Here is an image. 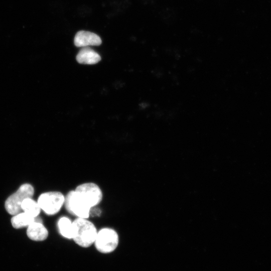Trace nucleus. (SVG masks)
<instances>
[{"label":"nucleus","mask_w":271,"mask_h":271,"mask_svg":"<svg viewBox=\"0 0 271 271\" xmlns=\"http://www.w3.org/2000/svg\"><path fill=\"white\" fill-rule=\"evenodd\" d=\"M88 219L76 218L73 221L72 239L82 247H88L94 244L98 231L95 225Z\"/></svg>","instance_id":"obj_1"},{"label":"nucleus","mask_w":271,"mask_h":271,"mask_svg":"<svg viewBox=\"0 0 271 271\" xmlns=\"http://www.w3.org/2000/svg\"><path fill=\"white\" fill-rule=\"evenodd\" d=\"M65 196L64 206L67 211L76 218H88L91 208L75 190Z\"/></svg>","instance_id":"obj_2"},{"label":"nucleus","mask_w":271,"mask_h":271,"mask_svg":"<svg viewBox=\"0 0 271 271\" xmlns=\"http://www.w3.org/2000/svg\"><path fill=\"white\" fill-rule=\"evenodd\" d=\"M65 196L59 191L41 194L37 200L41 210L48 215L58 213L64 205Z\"/></svg>","instance_id":"obj_3"},{"label":"nucleus","mask_w":271,"mask_h":271,"mask_svg":"<svg viewBox=\"0 0 271 271\" xmlns=\"http://www.w3.org/2000/svg\"><path fill=\"white\" fill-rule=\"evenodd\" d=\"M119 242L117 232L113 228L104 227L97 231L94 245L98 251L108 253L114 251Z\"/></svg>","instance_id":"obj_4"},{"label":"nucleus","mask_w":271,"mask_h":271,"mask_svg":"<svg viewBox=\"0 0 271 271\" xmlns=\"http://www.w3.org/2000/svg\"><path fill=\"white\" fill-rule=\"evenodd\" d=\"M34 193V189L31 185L27 183L22 185L6 200L5 207L7 211L12 215L21 212L23 201L26 198H32Z\"/></svg>","instance_id":"obj_5"},{"label":"nucleus","mask_w":271,"mask_h":271,"mask_svg":"<svg viewBox=\"0 0 271 271\" xmlns=\"http://www.w3.org/2000/svg\"><path fill=\"white\" fill-rule=\"evenodd\" d=\"M76 191L92 208L98 205L102 201L103 193L98 185L93 182L83 183L78 185Z\"/></svg>","instance_id":"obj_6"},{"label":"nucleus","mask_w":271,"mask_h":271,"mask_svg":"<svg viewBox=\"0 0 271 271\" xmlns=\"http://www.w3.org/2000/svg\"><path fill=\"white\" fill-rule=\"evenodd\" d=\"M100 38L96 34L86 31L78 32L74 39L75 45L78 47L99 46L101 44Z\"/></svg>","instance_id":"obj_7"},{"label":"nucleus","mask_w":271,"mask_h":271,"mask_svg":"<svg viewBox=\"0 0 271 271\" xmlns=\"http://www.w3.org/2000/svg\"><path fill=\"white\" fill-rule=\"evenodd\" d=\"M27 234L33 240L43 241L47 238L48 231L43 225L42 220L38 216L36 220L28 226Z\"/></svg>","instance_id":"obj_8"},{"label":"nucleus","mask_w":271,"mask_h":271,"mask_svg":"<svg viewBox=\"0 0 271 271\" xmlns=\"http://www.w3.org/2000/svg\"><path fill=\"white\" fill-rule=\"evenodd\" d=\"M76 60L80 64H95L101 60L100 56L90 48L83 47L76 55Z\"/></svg>","instance_id":"obj_9"},{"label":"nucleus","mask_w":271,"mask_h":271,"mask_svg":"<svg viewBox=\"0 0 271 271\" xmlns=\"http://www.w3.org/2000/svg\"><path fill=\"white\" fill-rule=\"evenodd\" d=\"M57 226L59 233L63 237L67 239H72L73 235V221L66 216H63L58 220Z\"/></svg>","instance_id":"obj_10"},{"label":"nucleus","mask_w":271,"mask_h":271,"mask_svg":"<svg viewBox=\"0 0 271 271\" xmlns=\"http://www.w3.org/2000/svg\"><path fill=\"white\" fill-rule=\"evenodd\" d=\"M37 217H33L23 212L13 215L11 218L12 225L15 228H21L28 226L36 220Z\"/></svg>","instance_id":"obj_11"},{"label":"nucleus","mask_w":271,"mask_h":271,"mask_svg":"<svg viewBox=\"0 0 271 271\" xmlns=\"http://www.w3.org/2000/svg\"><path fill=\"white\" fill-rule=\"evenodd\" d=\"M22 210L33 217H37L41 212V208L38 203L32 198L25 199L21 204Z\"/></svg>","instance_id":"obj_12"}]
</instances>
